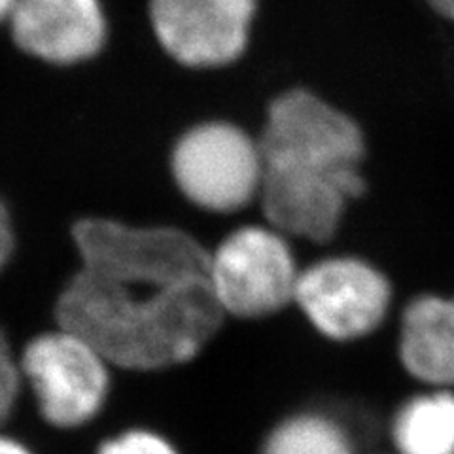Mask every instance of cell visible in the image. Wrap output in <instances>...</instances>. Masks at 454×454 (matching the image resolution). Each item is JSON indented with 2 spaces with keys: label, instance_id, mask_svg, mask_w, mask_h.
I'll return each instance as SVG.
<instances>
[{
  "label": "cell",
  "instance_id": "cell-5",
  "mask_svg": "<svg viewBox=\"0 0 454 454\" xmlns=\"http://www.w3.org/2000/svg\"><path fill=\"white\" fill-rule=\"evenodd\" d=\"M170 168L180 192L210 212H235L260 195V145L233 123L210 121L184 133Z\"/></svg>",
  "mask_w": 454,
  "mask_h": 454
},
{
  "label": "cell",
  "instance_id": "cell-12",
  "mask_svg": "<svg viewBox=\"0 0 454 454\" xmlns=\"http://www.w3.org/2000/svg\"><path fill=\"white\" fill-rule=\"evenodd\" d=\"M97 454H178L175 445L163 435L150 430H129L110 437Z\"/></svg>",
  "mask_w": 454,
  "mask_h": 454
},
{
  "label": "cell",
  "instance_id": "cell-6",
  "mask_svg": "<svg viewBox=\"0 0 454 454\" xmlns=\"http://www.w3.org/2000/svg\"><path fill=\"white\" fill-rule=\"evenodd\" d=\"M255 13L258 0H148L158 44L190 68H220L240 59Z\"/></svg>",
  "mask_w": 454,
  "mask_h": 454
},
{
  "label": "cell",
  "instance_id": "cell-3",
  "mask_svg": "<svg viewBox=\"0 0 454 454\" xmlns=\"http://www.w3.org/2000/svg\"><path fill=\"white\" fill-rule=\"evenodd\" d=\"M20 365L42 417L57 428L90 422L108 397L112 364L91 340L65 325L35 337Z\"/></svg>",
  "mask_w": 454,
  "mask_h": 454
},
{
  "label": "cell",
  "instance_id": "cell-9",
  "mask_svg": "<svg viewBox=\"0 0 454 454\" xmlns=\"http://www.w3.org/2000/svg\"><path fill=\"white\" fill-rule=\"evenodd\" d=\"M400 358L426 385L454 387V297L420 295L405 307Z\"/></svg>",
  "mask_w": 454,
  "mask_h": 454
},
{
  "label": "cell",
  "instance_id": "cell-15",
  "mask_svg": "<svg viewBox=\"0 0 454 454\" xmlns=\"http://www.w3.org/2000/svg\"><path fill=\"white\" fill-rule=\"evenodd\" d=\"M439 16L454 23V0H426Z\"/></svg>",
  "mask_w": 454,
  "mask_h": 454
},
{
  "label": "cell",
  "instance_id": "cell-7",
  "mask_svg": "<svg viewBox=\"0 0 454 454\" xmlns=\"http://www.w3.org/2000/svg\"><path fill=\"white\" fill-rule=\"evenodd\" d=\"M390 300V282L379 269L356 258H330L300 273L294 303L322 335L354 340L379 328Z\"/></svg>",
  "mask_w": 454,
  "mask_h": 454
},
{
  "label": "cell",
  "instance_id": "cell-11",
  "mask_svg": "<svg viewBox=\"0 0 454 454\" xmlns=\"http://www.w3.org/2000/svg\"><path fill=\"white\" fill-rule=\"evenodd\" d=\"M262 454H354L347 432L332 419L301 413L280 422L269 434Z\"/></svg>",
  "mask_w": 454,
  "mask_h": 454
},
{
  "label": "cell",
  "instance_id": "cell-16",
  "mask_svg": "<svg viewBox=\"0 0 454 454\" xmlns=\"http://www.w3.org/2000/svg\"><path fill=\"white\" fill-rule=\"evenodd\" d=\"M0 454H33L23 443L16 442V439L0 435Z\"/></svg>",
  "mask_w": 454,
  "mask_h": 454
},
{
  "label": "cell",
  "instance_id": "cell-17",
  "mask_svg": "<svg viewBox=\"0 0 454 454\" xmlns=\"http://www.w3.org/2000/svg\"><path fill=\"white\" fill-rule=\"evenodd\" d=\"M18 0H0V25H8L13 8H16Z\"/></svg>",
  "mask_w": 454,
  "mask_h": 454
},
{
  "label": "cell",
  "instance_id": "cell-4",
  "mask_svg": "<svg viewBox=\"0 0 454 454\" xmlns=\"http://www.w3.org/2000/svg\"><path fill=\"white\" fill-rule=\"evenodd\" d=\"M300 273L275 227L245 225L210 254V275L223 315L265 318L294 303Z\"/></svg>",
  "mask_w": 454,
  "mask_h": 454
},
{
  "label": "cell",
  "instance_id": "cell-1",
  "mask_svg": "<svg viewBox=\"0 0 454 454\" xmlns=\"http://www.w3.org/2000/svg\"><path fill=\"white\" fill-rule=\"evenodd\" d=\"M74 245L80 265L57 318L112 365L153 372L186 364L218 332L223 310L210 254L186 231L88 218L74 225Z\"/></svg>",
  "mask_w": 454,
  "mask_h": 454
},
{
  "label": "cell",
  "instance_id": "cell-2",
  "mask_svg": "<svg viewBox=\"0 0 454 454\" xmlns=\"http://www.w3.org/2000/svg\"><path fill=\"white\" fill-rule=\"evenodd\" d=\"M258 145V197L269 225L312 243L330 240L364 192L358 123L315 93L290 90L269 105Z\"/></svg>",
  "mask_w": 454,
  "mask_h": 454
},
{
  "label": "cell",
  "instance_id": "cell-10",
  "mask_svg": "<svg viewBox=\"0 0 454 454\" xmlns=\"http://www.w3.org/2000/svg\"><path fill=\"white\" fill-rule=\"evenodd\" d=\"M400 454H454V394L437 388L409 400L392 424Z\"/></svg>",
  "mask_w": 454,
  "mask_h": 454
},
{
  "label": "cell",
  "instance_id": "cell-8",
  "mask_svg": "<svg viewBox=\"0 0 454 454\" xmlns=\"http://www.w3.org/2000/svg\"><path fill=\"white\" fill-rule=\"evenodd\" d=\"M6 27L21 51L57 67L91 61L110 31L103 0H18Z\"/></svg>",
  "mask_w": 454,
  "mask_h": 454
},
{
  "label": "cell",
  "instance_id": "cell-13",
  "mask_svg": "<svg viewBox=\"0 0 454 454\" xmlns=\"http://www.w3.org/2000/svg\"><path fill=\"white\" fill-rule=\"evenodd\" d=\"M21 380V365L13 358L8 339L0 330V424L10 417L13 405H16Z\"/></svg>",
  "mask_w": 454,
  "mask_h": 454
},
{
  "label": "cell",
  "instance_id": "cell-14",
  "mask_svg": "<svg viewBox=\"0 0 454 454\" xmlns=\"http://www.w3.org/2000/svg\"><path fill=\"white\" fill-rule=\"evenodd\" d=\"M12 250H13L12 220L8 215V208L4 207L3 201H0V271H3L4 265L8 263Z\"/></svg>",
  "mask_w": 454,
  "mask_h": 454
}]
</instances>
